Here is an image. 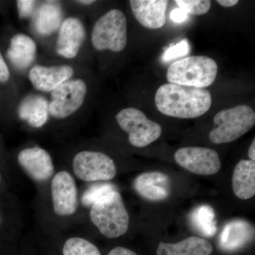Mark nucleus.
I'll list each match as a JSON object with an SVG mask.
<instances>
[{"label":"nucleus","instance_id":"nucleus-1","mask_svg":"<svg viewBox=\"0 0 255 255\" xmlns=\"http://www.w3.org/2000/svg\"><path fill=\"white\" fill-rule=\"evenodd\" d=\"M155 105L160 113L179 119H194L205 114L212 105L211 92L177 84H164L155 94Z\"/></svg>","mask_w":255,"mask_h":255},{"label":"nucleus","instance_id":"nucleus-2","mask_svg":"<svg viewBox=\"0 0 255 255\" xmlns=\"http://www.w3.org/2000/svg\"><path fill=\"white\" fill-rule=\"evenodd\" d=\"M90 217L101 234L110 239L124 236L128 230L130 218L118 190L94 204Z\"/></svg>","mask_w":255,"mask_h":255},{"label":"nucleus","instance_id":"nucleus-3","mask_svg":"<svg viewBox=\"0 0 255 255\" xmlns=\"http://www.w3.org/2000/svg\"><path fill=\"white\" fill-rule=\"evenodd\" d=\"M218 70L214 59L195 55L174 61L167 70V79L169 83L206 88L214 83Z\"/></svg>","mask_w":255,"mask_h":255},{"label":"nucleus","instance_id":"nucleus-4","mask_svg":"<svg viewBox=\"0 0 255 255\" xmlns=\"http://www.w3.org/2000/svg\"><path fill=\"white\" fill-rule=\"evenodd\" d=\"M214 128L209 133L213 143H228L249 131L255 124V114L251 107L242 105L221 110L214 119Z\"/></svg>","mask_w":255,"mask_h":255},{"label":"nucleus","instance_id":"nucleus-5","mask_svg":"<svg viewBox=\"0 0 255 255\" xmlns=\"http://www.w3.org/2000/svg\"><path fill=\"white\" fill-rule=\"evenodd\" d=\"M92 46L98 51H122L128 43L127 20L121 10L114 9L99 18L92 32Z\"/></svg>","mask_w":255,"mask_h":255},{"label":"nucleus","instance_id":"nucleus-6","mask_svg":"<svg viewBox=\"0 0 255 255\" xmlns=\"http://www.w3.org/2000/svg\"><path fill=\"white\" fill-rule=\"evenodd\" d=\"M116 119L121 128L128 134V141L134 147H146L162 134L161 126L137 109H124L117 114Z\"/></svg>","mask_w":255,"mask_h":255},{"label":"nucleus","instance_id":"nucleus-7","mask_svg":"<svg viewBox=\"0 0 255 255\" xmlns=\"http://www.w3.org/2000/svg\"><path fill=\"white\" fill-rule=\"evenodd\" d=\"M74 174L84 182L110 181L117 175V166L110 156L97 151L78 152L73 160Z\"/></svg>","mask_w":255,"mask_h":255},{"label":"nucleus","instance_id":"nucleus-8","mask_svg":"<svg viewBox=\"0 0 255 255\" xmlns=\"http://www.w3.org/2000/svg\"><path fill=\"white\" fill-rule=\"evenodd\" d=\"M87 92L86 83L81 79L64 82L52 92L49 114L58 119L73 115L83 105Z\"/></svg>","mask_w":255,"mask_h":255},{"label":"nucleus","instance_id":"nucleus-9","mask_svg":"<svg viewBox=\"0 0 255 255\" xmlns=\"http://www.w3.org/2000/svg\"><path fill=\"white\" fill-rule=\"evenodd\" d=\"M174 159L183 168L198 175H213L221 167L218 152L207 147H182L176 151Z\"/></svg>","mask_w":255,"mask_h":255},{"label":"nucleus","instance_id":"nucleus-10","mask_svg":"<svg viewBox=\"0 0 255 255\" xmlns=\"http://www.w3.org/2000/svg\"><path fill=\"white\" fill-rule=\"evenodd\" d=\"M50 192L53 211L57 216L68 217L76 213L78 188L71 174L65 170L55 174L50 183Z\"/></svg>","mask_w":255,"mask_h":255},{"label":"nucleus","instance_id":"nucleus-11","mask_svg":"<svg viewBox=\"0 0 255 255\" xmlns=\"http://www.w3.org/2000/svg\"><path fill=\"white\" fill-rule=\"evenodd\" d=\"M18 163L32 179L44 182L55 172L53 159L48 151L40 147L23 149L18 155Z\"/></svg>","mask_w":255,"mask_h":255},{"label":"nucleus","instance_id":"nucleus-12","mask_svg":"<svg viewBox=\"0 0 255 255\" xmlns=\"http://www.w3.org/2000/svg\"><path fill=\"white\" fill-rule=\"evenodd\" d=\"M85 38V28L78 18H66L60 26L56 51L60 56L72 59L77 56Z\"/></svg>","mask_w":255,"mask_h":255},{"label":"nucleus","instance_id":"nucleus-13","mask_svg":"<svg viewBox=\"0 0 255 255\" xmlns=\"http://www.w3.org/2000/svg\"><path fill=\"white\" fill-rule=\"evenodd\" d=\"M74 74L73 67L68 65L55 66L36 65L29 72V80L33 86L41 92H53Z\"/></svg>","mask_w":255,"mask_h":255},{"label":"nucleus","instance_id":"nucleus-14","mask_svg":"<svg viewBox=\"0 0 255 255\" xmlns=\"http://www.w3.org/2000/svg\"><path fill=\"white\" fill-rule=\"evenodd\" d=\"M133 187L137 194L147 200L162 201L170 194L171 180L168 175L162 172H145L137 176Z\"/></svg>","mask_w":255,"mask_h":255},{"label":"nucleus","instance_id":"nucleus-15","mask_svg":"<svg viewBox=\"0 0 255 255\" xmlns=\"http://www.w3.org/2000/svg\"><path fill=\"white\" fill-rule=\"evenodd\" d=\"M132 14L144 27L156 29L166 22L167 0H130Z\"/></svg>","mask_w":255,"mask_h":255},{"label":"nucleus","instance_id":"nucleus-16","mask_svg":"<svg viewBox=\"0 0 255 255\" xmlns=\"http://www.w3.org/2000/svg\"><path fill=\"white\" fill-rule=\"evenodd\" d=\"M18 117L31 127H43L49 116V102L43 96L30 95L23 99L18 110Z\"/></svg>","mask_w":255,"mask_h":255},{"label":"nucleus","instance_id":"nucleus-17","mask_svg":"<svg viewBox=\"0 0 255 255\" xmlns=\"http://www.w3.org/2000/svg\"><path fill=\"white\" fill-rule=\"evenodd\" d=\"M36 50V43L31 37L18 33L11 38L6 54L15 68L23 70L34 61Z\"/></svg>","mask_w":255,"mask_h":255},{"label":"nucleus","instance_id":"nucleus-18","mask_svg":"<svg viewBox=\"0 0 255 255\" xmlns=\"http://www.w3.org/2000/svg\"><path fill=\"white\" fill-rule=\"evenodd\" d=\"M233 189L235 195L242 200L251 199L255 194V162L242 159L233 171Z\"/></svg>","mask_w":255,"mask_h":255},{"label":"nucleus","instance_id":"nucleus-19","mask_svg":"<svg viewBox=\"0 0 255 255\" xmlns=\"http://www.w3.org/2000/svg\"><path fill=\"white\" fill-rule=\"evenodd\" d=\"M213 246L204 238L191 236L176 243L161 242L156 251L157 255H211Z\"/></svg>","mask_w":255,"mask_h":255},{"label":"nucleus","instance_id":"nucleus-20","mask_svg":"<svg viewBox=\"0 0 255 255\" xmlns=\"http://www.w3.org/2000/svg\"><path fill=\"white\" fill-rule=\"evenodd\" d=\"M254 236V229L245 221H231L223 228L220 245L223 250L235 251L246 246Z\"/></svg>","mask_w":255,"mask_h":255},{"label":"nucleus","instance_id":"nucleus-21","mask_svg":"<svg viewBox=\"0 0 255 255\" xmlns=\"http://www.w3.org/2000/svg\"><path fill=\"white\" fill-rule=\"evenodd\" d=\"M63 9L60 3L48 1L38 10L35 21L37 32L42 36H48L56 31L62 24Z\"/></svg>","mask_w":255,"mask_h":255},{"label":"nucleus","instance_id":"nucleus-22","mask_svg":"<svg viewBox=\"0 0 255 255\" xmlns=\"http://www.w3.org/2000/svg\"><path fill=\"white\" fill-rule=\"evenodd\" d=\"M191 222L198 231L206 237H211L217 231L214 209L209 206L196 208L191 214Z\"/></svg>","mask_w":255,"mask_h":255},{"label":"nucleus","instance_id":"nucleus-23","mask_svg":"<svg viewBox=\"0 0 255 255\" xmlns=\"http://www.w3.org/2000/svg\"><path fill=\"white\" fill-rule=\"evenodd\" d=\"M63 255H101L98 248L85 238L73 237L64 243Z\"/></svg>","mask_w":255,"mask_h":255},{"label":"nucleus","instance_id":"nucleus-24","mask_svg":"<svg viewBox=\"0 0 255 255\" xmlns=\"http://www.w3.org/2000/svg\"><path fill=\"white\" fill-rule=\"evenodd\" d=\"M114 191H117V187L110 183L94 184L82 194V204L84 206L91 207L96 202L100 201Z\"/></svg>","mask_w":255,"mask_h":255},{"label":"nucleus","instance_id":"nucleus-25","mask_svg":"<svg viewBox=\"0 0 255 255\" xmlns=\"http://www.w3.org/2000/svg\"><path fill=\"white\" fill-rule=\"evenodd\" d=\"M174 2L188 14L196 16L206 14L211 6L209 0H176Z\"/></svg>","mask_w":255,"mask_h":255},{"label":"nucleus","instance_id":"nucleus-26","mask_svg":"<svg viewBox=\"0 0 255 255\" xmlns=\"http://www.w3.org/2000/svg\"><path fill=\"white\" fill-rule=\"evenodd\" d=\"M189 52H190V45L187 39H184L166 50L162 56V60L170 62L187 55Z\"/></svg>","mask_w":255,"mask_h":255},{"label":"nucleus","instance_id":"nucleus-27","mask_svg":"<svg viewBox=\"0 0 255 255\" xmlns=\"http://www.w3.org/2000/svg\"><path fill=\"white\" fill-rule=\"evenodd\" d=\"M36 1L32 0H18L16 1L20 18H27L31 16L34 9Z\"/></svg>","mask_w":255,"mask_h":255},{"label":"nucleus","instance_id":"nucleus-28","mask_svg":"<svg viewBox=\"0 0 255 255\" xmlns=\"http://www.w3.org/2000/svg\"><path fill=\"white\" fill-rule=\"evenodd\" d=\"M10 76L9 68L0 52V82H6L9 80Z\"/></svg>","mask_w":255,"mask_h":255},{"label":"nucleus","instance_id":"nucleus-29","mask_svg":"<svg viewBox=\"0 0 255 255\" xmlns=\"http://www.w3.org/2000/svg\"><path fill=\"white\" fill-rule=\"evenodd\" d=\"M169 16L174 22L181 23L187 19L188 14L180 8H177V9H174L171 11Z\"/></svg>","mask_w":255,"mask_h":255},{"label":"nucleus","instance_id":"nucleus-30","mask_svg":"<svg viewBox=\"0 0 255 255\" xmlns=\"http://www.w3.org/2000/svg\"><path fill=\"white\" fill-rule=\"evenodd\" d=\"M108 255H137L135 252L131 250L124 248V247H117L114 248L109 253Z\"/></svg>","mask_w":255,"mask_h":255},{"label":"nucleus","instance_id":"nucleus-31","mask_svg":"<svg viewBox=\"0 0 255 255\" xmlns=\"http://www.w3.org/2000/svg\"><path fill=\"white\" fill-rule=\"evenodd\" d=\"M216 1L224 7H231V6H236L239 2L238 0H218Z\"/></svg>","mask_w":255,"mask_h":255},{"label":"nucleus","instance_id":"nucleus-32","mask_svg":"<svg viewBox=\"0 0 255 255\" xmlns=\"http://www.w3.org/2000/svg\"><path fill=\"white\" fill-rule=\"evenodd\" d=\"M248 155L251 160L255 161V140H253V143L251 144L249 150H248Z\"/></svg>","mask_w":255,"mask_h":255},{"label":"nucleus","instance_id":"nucleus-33","mask_svg":"<svg viewBox=\"0 0 255 255\" xmlns=\"http://www.w3.org/2000/svg\"><path fill=\"white\" fill-rule=\"evenodd\" d=\"M77 2L84 5H90L95 3V1H93V0H82V1H77Z\"/></svg>","mask_w":255,"mask_h":255},{"label":"nucleus","instance_id":"nucleus-34","mask_svg":"<svg viewBox=\"0 0 255 255\" xmlns=\"http://www.w3.org/2000/svg\"><path fill=\"white\" fill-rule=\"evenodd\" d=\"M0 182H1V175H0Z\"/></svg>","mask_w":255,"mask_h":255},{"label":"nucleus","instance_id":"nucleus-35","mask_svg":"<svg viewBox=\"0 0 255 255\" xmlns=\"http://www.w3.org/2000/svg\"><path fill=\"white\" fill-rule=\"evenodd\" d=\"M0 222H1V217H0Z\"/></svg>","mask_w":255,"mask_h":255}]
</instances>
